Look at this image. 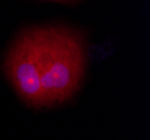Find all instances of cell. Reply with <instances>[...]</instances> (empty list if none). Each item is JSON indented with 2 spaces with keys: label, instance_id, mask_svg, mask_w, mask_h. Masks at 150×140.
Segmentation results:
<instances>
[{
  "label": "cell",
  "instance_id": "cell-1",
  "mask_svg": "<svg viewBox=\"0 0 150 140\" xmlns=\"http://www.w3.org/2000/svg\"><path fill=\"white\" fill-rule=\"evenodd\" d=\"M44 105L69 99L84 71V45L80 34L64 27L35 28Z\"/></svg>",
  "mask_w": 150,
  "mask_h": 140
},
{
  "label": "cell",
  "instance_id": "cell-2",
  "mask_svg": "<svg viewBox=\"0 0 150 140\" xmlns=\"http://www.w3.org/2000/svg\"><path fill=\"white\" fill-rule=\"evenodd\" d=\"M5 69L13 86L26 102L36 107L44 105L35 29L25 32L15 42L6 58Z\"/></svg>",
  "mask_w": 150,
  "mask_h": 140
}]
</instances>
